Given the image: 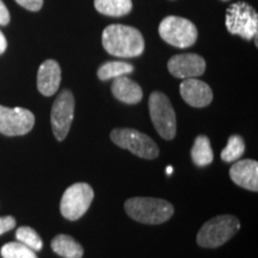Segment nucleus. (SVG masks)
I'll use <instances>...</instances> for the list:
<instances>
[{
    "mask_svg": "<svg viewBox=\"0 0 258 258\" xmlns=\"http://www.w3.org/2000/svg\"><path fill=\"white\" fill-rule=\"evenodd\" d=\"M51 249L62 258H82L84 249L78 241L67 234H59L51 240Z\"/></svg>",
    "mask_w": 258,
    "mask_h": 258,
    "instance_id": "16",
    "label": "nucleus"
},
{
    "mask_svg": "<svg viewBox=\"0 0 258 258\" xmlns=\"http://www.w3.org/2000/svg\"><path fill=\"white\" fill-rule=\"evenodd\" d=\"M93 189L88 183H76L63 192L60 202V211L67 220H78L88 212L93 200Z\"/></svg>",
    "mask_w": 258,
    "mask_h": 258,
    "instance_id": "8",
    "label": "nucleus"
},
{
    "mask_svg": "<svg viewBox=\"0 0 258 258\" xmlns=\"http://www.w3.org/2000/svg\"><path fill=\"white\" fill-rule=\"evenodd\" d=\"M167 69L176 78H198L205 73L206 61L198 54H179L171 57Z\"/></svg>",
    "mask_w": 258,
    "mask_h": 258,
    "instance_id": "11",
    "label": "nucleus"
},
{
    "mask_svg": "<svg viewBox=\"0 0 258 258\" xmlns=\"http://www.w3.org/2000/svg\"><path fill=\"white\" fill-rule=\"evenodd\" d=\"M74 96L70 90H63L54 102L50 122L56 140L62 141L69 134L74 116Z\"/></svg>",
    "mask_w": 258,
    "mask_h": 258,
    "instance_id": "9",
    "label": "nucleus"
},
{
    "mask_svg": "<svg viewBox=\"0 0 258 258\" xmlns=\"http://www.w3.org/2000/svg\"><path fill=\"white\" fill-rule=\"evenodd\" d=\"M127 214L134 220L148 225H159L173 215V206L161 199L133 198L124 203Z\"/></svg>",
    "mask_w": 258,
    "mask_h": 258,
    "instance_id": "2",
    "label": "nucleus"
},
{
    "mask_svg": "<svg viewBox=\"0 0 258 258\" xmlns=\"http://www.w3.org/2000/svg\"><path fill=\"white\" fill-rule=\"evenodd\" d=\"M102 43L110 55L118 57H135L141 55L145 49L143 34L133 27L111 24L102 35Z\"/></svg>",
    "mask_w": 258,
    "mask_h": 258,
    "instance_id": "1",
    "label": "nucleus"
},
{
    "mask_svg": "<svg viewBox=\"0 0 258 258\" xmlns=\"http://www.w3.org/2000/svg\"><path fill=\"white\" fill-rule=\"evenodd\" d=\"M159 35L171 46L188 48L198 40V29L189 19L169 16L160 22Z\"/></svg>",
    "mask_w": 258,
    "mask_h": 258,
    "instance_id": "7",
    "label": "nucleus"
},
{
    "mask_svg": "<svg viewBox=\"0 0 258 258\" xmlns=\"http://www.w3.org/2000/svg\"><path fill=\"white\" fill-rule=\"evenodd\" d=\"M245 152L244 139L240 135H231L228 139L227 145L222 150L221 159L226 163L239 160Z\"/></svg>",
    "mask_w": 258,
    "mask_h": 258,
    "instance_id": "20",
    "label": "nucleus"
},
{
    "mask_svg": "<svg viewBox=\"0 0 258 258\" xmlns=\"http://www.w3.org/2000/svg\"><path fill=\"white\" fill-rule=\"evenodd\" d=\"M0 253H2L3 258H38L34 250L25 246L24 244L19 243V241L5 244L2 247Z\"/></svg>",
    "mask_w": 258,
    "mask_h": 258,
    "instance_id": "22",
    "label": "nucleus"
},
{
    "mask_svg": "<svg viewBox=\"0 0 258 258\" xmlns=\"http://www.w3.org/2000/svg\"><path fill=\"white\" fill-rule=\"evenodd\" d=\"M172 166H169V167H166V173L167 175H171V173H172Z\"/></svg>",
    "mask_w": 258,
    "mask_h": 258,
    "instance_id": "27",
    "label": "nucleus"
},
{
    "mask_svg": "<svg viewBox=\"0 0 258 258\" xmlns=\"http://www.w3.org/2000/svg\"><path fill=\"white\" fill-rule=\"evenodd\" d=\"M35 124V115L24 108H8L0 105V133L8 137L24 135Z\"/></svg>",
    "mask_w": 258,
    "mask_h": 258,
    "instance_id": "10",
    "label": "nucleus"
},
{
    "mask_svg": "<svg viewBox=\"0 0 258 258\" xmlns=\"http://www.w3.org/2000/svg\"><path fill=\"white\" fill-rule=\"evenodd\" d=\"M16 238H17L19 243L30 247L35 252L36 251H41L42 247H43V241H42L40 235L37 234V232L34 228L28 227V226L19 227L17 232H16Z\"/></svg>",
    "mask_w": 258,
    "mask_h": 258,
    "instance_id": "21",
    "label": "nucleus"
},
{
    "mask_svg": "<svg viewBox=\"0 0 258 258\" xmlns=\"http://www.w3.org/2000/svg\"><path fill=\"white\" fill-rule=\"evenodd\" d=\"M225 2H226V0H225Z\"/></svg>",
    "mask_w": 258,
    "mask_h": 258,
    "instance_id": "28",
    "label": "nucleus"
},
{
    "mask_svg": "<svg viewBox=\"0 0 258 258\" xmlns=\"http://www.w3.org/2000/svg\"><path fill=\"white\" fill-rule=\"evenodd\" d=\"M179 92L186 104L194 108H205L211 104L213 99L211 86L196 78L183 80L179 86Z\"/></svg>",
    "mask_w": 258,
    "mask_h": 258,
    "instance_id": "12",
    "label": "nucleus"
},
{
    "mask_svg": "<svg viewBox=\"0 0 258 258\" xmlns=\"http://www.w3.org/2000/svg\"><path fill=\"white\" fill-rule=\"evenodd\" d=\"M226 28L233 35H239L250 41L257 36L258 16L252 6L238 2L228 6L226 11Z\"/></svg>",
    "mask_w": 258,
    "mask_h": 258,
    "instance_id": "5",
    "label": "nucleus"
},
{
    "mask_svg": "<svg viewBox=\"0 0 258 258\" xmlns=\"http://www.w3.org/2000/svg\"><path fill=\"white\" fill-rule=\"evenodd\" d=\"M151 120L158 134L165 140H172L176 135V112L170 99L163 92H152L148 101Z\"/></svg>",
    "mask_w": 258,
    "mask_h": 258,
    "instance_id": "4",
    "label": "nucleus"
},
{
    "mask_svg": "<svg viewBox=\"0 0 258 258\" xmlns=\"http://www.w3.org/2000/svg\"><path fill=\"white\" fill-rule=\"evenodd\" d=\"M230 177L241 188L257 191L258 190V163L252 159L237 160L230 170Z\"/></svg>",
    "mask_w": 258,
    "mask_h": 258,
    "instance_id": "13",
    "label": "nucleus"
},
{
    "mask_svg": "<svg viewBox=\"0 0 258 258\" xmlns=\"http://www.w3.org/2000/svg\"><path fill=\"white\" fill-rule=\"evenodd\" d=\"M10 12L6 5L0 0V25H8L10 23Z\"/></svg>",
    "mask_w": 258,
    "mask_h": 258,
    "instance_id": "25",
    "label": "nucleus"
},
{
    "mask_svg": "<svg viewBox=\"0 0 258 258\" xmlns=\"http://www.w3.org/2000/svg\"><path fill=\"white\" fill-rule=\"evenodd\" d=\"M95 8L99 14L110 17H122L132 11V0H95Z\"/></svg>",
    "mask_w": 258,
    "mask_h": 258,
    "instance_id": "17",
    "label": "nucleus"
},
{
    "mask_svg": "<svg viewBox=\"0 0 258 258\" xmlns=\"http://www.w3.org/2000/svg\"><path fill=\"white\" fill-rule=\"evenodd\" d=\"M111 92L116 99L127 104H137L143 99L140 85L125 76L115 78L111 85Z\"/></svg>",
    "mask_w": 258,
    "mask_h": 258,
    "instance_id": "15",
    "label": "nucleus"
},
{
    "mask_svg": "<svg viewBox=\"0 0 258 258\" xmlns=\"http://www.w3.org/2000/svg\"><path fill=\"white\" fill-rule=\"evenodd\" d=\"M6 48H8V41H6L5 35L0 30V55L5 53Z\"/></svg>",
    "mask_w": 258,
    "mask_h": 258,
    "instance_id": "26",
    "label": "nucleus"
},
{
    "mask_svg": "<svg viewBox=\"0 0 258 258\" xmlns=\"http://www.w3.org/2000/svg\"><path fill=\"white\" fill-rule=\"evenodd\" d=\"M61 69L55 60H46L37 72V89L46 97L53 96L60 88Z\"/></svg>",
    "mask_w": 258,
    "mask_h": 258,
    "instance_id": "14",
    "label": "nucleus"
},
{
    "mask_svg": "<svg viewBox=\"0 0 258 258\" xmlns=\"http://www.w3.org/2000/svg\"><path fill=\"white\" fill-rule=\"evenodd\" d=\"M133 71V64L124 62V61H109V62H105L99 67L97 76L101 80H109L118 78V77L122 76H127Z\"/></svg>",
    "mask_w": 258,
    "mask_h": 258,
    "instance_id": "19",
    "label": "nucleus"
},
{
    "mask_svg": "<svg viewBox=\"0 0 258 258\" xmlns=\"http://www.w3.org/2000/svg\"><path fill=\"white\" fill-rule=\"evenodd\" d=\"M191 158L195 165L207 166L213 161L214 154L211 146V141L206 135H200L196 138L191 148Z\"/></svg>",
    "mask_w": 258,
    "mask_h": 258,
    "instance_id": "18",
    "label": "nucleus"
},
{
    "mask_svg": "<svg viewBox=\"0 0 258 258\" xmlns=\"http://www.w3.org/2000/svg\"><path fill=\"white\" fill-rule=\"evenodd\" d=\"M17 4H19L22 8L29 10V11L36 12L41 10L43 6V0H16Z\"/></svg>",
    "mask_w": 258,
    "mask_h": 258,
    "instance_id": "23",
    "label": "nucleus"
},
{
    "mask_svg": "<svg viewBox=\"0 0 258 258\" xmlns=\"http://www.w3.org/2000/svg\"><path fill=\"white\" fill-rule=\"evenodd\" d=\"M16 226V219L14 217H0V235H3L6 232L11 231Z\"/></svg>",
    "mask_w": 258,
    "mask_h": 258,
    "instance_id": "24",
    "label": "nucleus"
},
{
    "mask_svg": "<svg viewBox=\"0 0 258 258\" xmlns=\"http://www.w3.org/2000/svg\"><path fill=\"white\" fill-rule=\"evenodd\" d=\"M110 138L118 147L144 159H156L159 156V148L152 139L135 129L116 128L111 132Z\"/></svg>",
    "mask_w": 258,
    "mask_h": 258,
    "instance_id": "6",
    "label": "nucleus"
},
{
    "mask_svg": "<svg viewBox=\"0 0 258 258\" xmlns=\"http://www.w3.org/2000/svg\"><path fill=\"white\" fill-rule=\"evenodd\" d=\"M239 228L240 222L233 215H219L202 226L196 241L202 247L215 249L230 240Z\"/></svg>",
    "mask_w": 258,
    "mask_h": 258,
    "instance_id": "3",
    "label": "nucleus"
}]
</instances>
